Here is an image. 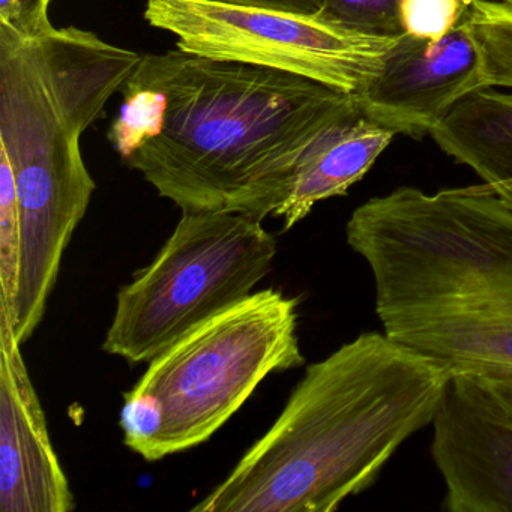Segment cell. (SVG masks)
Returning <instances> with one entry per match:
<instances>
[{
  "label": "cell",
  "mask_w": 512,
  "mask_h": 512,
  "mask_svg": "<svg viewBox=\"0 0 512 512\" xmlns=\"http://www.w3.org/2000/svg\"><path fill=\"white\" fill-rule=\"evenodd\" d=\"M107 131L182 212L274 217L308 149L361 113L356 95L284 71L169 50L145 55Z\"/></svg>",
  "instance_id": "6da1fadb"
},
{
  "label": "cell",
  "mask_w": 512,
  "mask_h": 512,
  "mask_svg": "<svg viewBox=\"0 0 512 512\" xmlns=\"http://www.w3.org/2000/svg\"><path fill=\"white\" fill-rule=\"evenodd\" d=\"M346 241L389 338L449 376L512 370V205L493 187L395 188L352 212Z\"/></svg>",
  "instance_id": "7a4b0ae2"
},
{
  "label": "cell",
  "mask_w": 512,
  "mask_h": 512,
  "mask_svg": "<svg viewBox=\"0 0 512 512\" xmlns=\"http://www.w3.org/2000/svg\"><path fill=\"white\" fill-rule=\"evenodd\" d=\"M448 371L385 332L305 368L283 412L194 512H332L433 422Z\"/></svg>",
  "instance_id": "3957f363"
},
{
  "label": "cell",
  "mask_w": 512,
  "mask_h": 512,
  "mask_svg": "<svg viewBox=\"0 0 512 512\" xmlns=\"http://www.w3.org/2000/svg\"><path fill=\"white\" fill-rule=\"evenodd\" d=\"M140 59L74 26H0V155L13 170L26 271L61 268L97 190L80 139Z\"/></svg>",
  "instance_id": "277c9868"
},
{
  "label": "cell",
  "mask_w": 512,
  "mask_h": 512,
  "mask_svg": "<svg viewBox=\"0 0 512 512\" xmlns=\"http://www.w3.org/2000/svg\"><path fill=\"white\" fill-rule=\"evenodd\" d=\"M298 319V299L259 290L176 340L125 392V445L158 461L208 442L269 374L304 364Z\"/></svg>",
  "instance_id": "5b68a950"
},
{
  "label": "cell",
  "mask_w": 512,
  "mask_h": 512,
  "mask_svg": "<svg viewBox=\"0 0 512 512\" xmlns=\"http://www.w3.org/2000/svg\"><path fill=\"white\" fill-rule=\"evenodd\" d=\"M239 212H182L155 259L119 289L103 350L151 362L176 340L254 293L277 239Z\"/></svg>",
  "instance_id": "8992f818"
},
{
  "label": "cell",
  "mask_w": 512,
  "mask_h": 512,
  "mask_svg": "<svg viewBox=\"0 0 512 512\" xmlns=\"http://www.w3.org/2000/svg\"><path fill=\"white\" fill-rule=\"evenodd\" d=\"M145 19L172 34L182 52L284 71L352 95L379 73L400 37L350 31L317 16L211 0H148Z\"/></svg>",
  "instance_id": "52a82bcc"
},
{
  "label": "cell",
  "mask_w": 512,
  "mask_h": 512,
  "mask_svg": "<svg viewBox=\"0 0 512 512\" xmlns=\"http://www.w3.org/2000/svg\"><path fill=\"white\" fill-rule=\"evenodd\" d=\"M484 88L481 46L464 19L439 40L401 34L356 98L365 118L395 134L422 139L463 98Z\"/></svg>",
  "instance_id": "ba28073f"
},
{
  "label": "cell",
  "mask_w": 512,
  "mask_h": 512,
  "mask_svg": "<svg viewBox=\"0 0 512 512\" xmlns=\"http://www.w3.org/2000/svg\"><path fill=\"white\" fill-rule=\"evenodd\" d=\"M430 452L449 512H512V415L472 374H454L434 415Z\"/></svg>",
  "instance_id": "9c48e42d"
},
{
  "label": "cell",
  "mask_w": 512,
  "mask_h": 512,
  "mask_svg": "<svg viewBox=\"0 0 512 512\" xmlns=\"http://www.w3.org/2000/svg\"><path fill=\"white\" fill-rule=\"evenodd\" d=\"M76 497L13 328L0 316V511L70 512Z\"/></svg>",
  "instance_id": "30bf717a"
},
{
  "label": "cell",
  "mask_w": 512,
  "mask_h": 512,
  "mask_svg": "<svg viewBox=\"0 0 512 512\" xmlns=\"http://www.w3.org/2000/svg\"><path fill=\"white\" fill-rule=\"evenodd\" d=\"M394 137V131L362 113L323 134L302 157L289 197L275 212L274 217L283 220V230L304 220L317 203L344 196L370 172Z\"/></svg>",
  "instance_id": "8fae6325"
},
{
  "label": "cell",
  "mask_w": 512,
  "mask_h": 512,
  "mask_svg": "<svg viewBox=\"0 0 512 512\" xmlns=\"http://www.w3.org/2000/svg\"><path fill=\"white\" fill-rule=\"evenodd\" d=\"M430 136L512 205V94L493 88L472 92Z\"/></svg>",
  "instance_id": "7c38bea8"
},
{
  "label": "cell",
  "mask_w": 512,
  "mask_h": 512,
  "mask_svg": "<svg viewBox=\"0 0 512 512\" xmlns=\"http://www.w3.org/2000/svg\"><path fill=\"white\" fill-rule=\"evenodd\" d=\"M466 19L481 46L488 88L512 89V5L473 0Z\"/></svg>",
  "instance_id": "4fadbf2b"
},
{
  "label": "cell",
  "mask_w": 512,
  "mask_h": 512,
  "mask_svg": "<svg viewBox=\"0 0 512 512\" xmlns=\"http://www.w3.org/2000/svg\"><path fill=\"white\" fill-rule=\"evenodd\" d=\"M20 218L13 170L0 155V307L11 308L19 289Z\"/></svg>",
  "instance_id": "5bb4252c"
},
{
  "label": "cell",
  "mask_w": 512,
  "mask_h": 512,
  "mask_svg": "<svg viewBox=\"0 0 512 512\" xmlns=\"http://www.w3.org/2000/svg\"><path fill=\"white\" fill-rule=\"evenodd\" d=\"M320 19L362 34L401 35L398 0H325Z\"/></svg>",
  "instance_id": "9a60e30c"
},
{
  "label": "cell",
  "mask_w": 512,
  "mask_h": 512,
  "mask_svg": "<svg viewBox=\"0 0 512 512\" xmlns=\"http://www.w3.org/2000/svg\"><path fill=\"white\" fill-rule=\"evenodd\" d=\"M464 0H398V20L403 34L422 40H439L466 19Z\"/></svg>",
  "instance_id": "2e32d148"
},
{
  "label": "cell",
  "mask_w": 512,
  "mask_h": 512,
  "mask_svg": "<svg viewBox=\"0 0 512 512\" xmlns=\"http://www.w3.org/2000/svg\"><path fill=\"white\" fill-rule=\"evenodd\" d=\"M211 2L268 8V10L287 11V13L304 14V16H319L325 4V0H211Z\"/></svg>",
  "instance_id": "e0dca14e"
},
{
  "label": "cell",
  "mask_w": 512,
  "mask_h": 512,
  "mask_svg": "<svg viewBox=\"0 0 512 512\" xmlns=\"http://www.w3.org/2000/svg\"><path fill=\"white\" fill-rule=\"evenodd\" d=\"M52 0H20L19 26L14 31L38 34L52 28L49 8Z\"/></svg>",
  "instance_id": "ac0fdd59"
},
{
  "label": "cell",
  "mask_w": 512,
  "mask_h": 512,
  "mask_svg": "<svg viewBox=\"0 0 512 512\" xmlns=\"http://www.w3.org/2000/svg\"><path fill=\"white\" fill-rule=\"evenodd\" d=\"M490 392L491 397L512 415V370L472 374Z\"/></svg>",
  "instance_id": "d6986e66"
},
{
  "label": "cell",
  "mask_w": 512,
  "mask_h": 512,
  "mask_svg": "<svg viewBox=\"0 0 512 512\" xmlns=\"http://www.w3.org/2000/svg\"><path fill=\"white\" fill-rule=\"evenodd\" d=\"M499 2H503V4L512 5V0H499Z\"/></svg>",
  "instance_id": "ffe728a7"
},
{
  "label": "cell",
  "mask_w": 512,
  "mask_h": 512,
  "mask_svg": "<svg viewBox=\"0 0 512 512\" xmlns=\"http://www.w3.org/2000/svg\"><path fill=\"white\" fill-rule=\"evenodd\" d=\"M464 2H466L467 5H470L472 4L473 0H464Z\"/></svg>",
  "instance_id": "44dd1931"
}]
</instances>
